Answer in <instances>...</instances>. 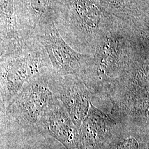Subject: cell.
Masks as SVG:
<instances>
[{"label":"cell","instance_id":"cell-7","mask_svg":"<svg viewBox=\"0 0 149 149\" xmlns=\"http://www.w3.org/2000/svg\"><path fill=\"white\" fill-rule=\"evenodd\" d=\"M53 90L79 129L92 103L93 96L90 91L76 75L59 76L54 73Z\"/></svg>","mask_w":149,"mask_h":149},{"label":"cell","instance_id":"cell-1","mask_svg":"<svg viewBox=\"0 0 149 149\" xmlns=\"http://www.w3.org/2000/svg\"><path fill=\"white\" fill-rule=\"evenodd\" d=\"M149 51V34L119 25L97 44L92 62L79 76L93 96L107 97L140 54Z\"/></svg>","mask_w":149,"mask_h":149},{"label":"cell","instance_id":"cell-14","mask_svg":"<svg viewBox=\"0 0 149 149\" xmlns=\"http://www.w3.org/2000/svg\"><path fill=\"white\" fill-rule=\"evenodd\" d=\"M6 123V107L0 94V134L5 132Z\"/></svg>","mask_w":149,"mask_h":149},{"label":"cell","instance_id":"cell-9","mask_svg":"<svg viewBox=\"0 0 149 149\" xmlns=\"http://www.w3.org/2000/svg\"><path fill=\"white\" fill-rule=\"evenodd\" d=\"M117 126L110 114L102 112L91 103L78 129V149H101L112 137Z\"/></svg>","mask_w":149,"mask_h":149},{"label":"cell","instance_id":"cell-12","mask_svg":"<svg viewBox=\"0 0 149 149\" xmlns=\"http://www.w3.org/2000/svg\"><path fill=\"white\" fill-rule=\"evenodd\" d=\"M24 2L28 21L32 29L48 18H53L55 0H24Z\"/></svg>","mask_w":149,"mask_h":149},{"label":"cell","instance_id":"cell-8","mask_svg":"<svg viewBox=\"0 0 149 149\" xmlns=\"http://www.w3.org/2000/svg\"><path fill=\"white\" fill-rule=\"evenodd\" d=\"M37 132L48 134L66 149H78V129L56 97L49 104L38 123Z\"/></svg>","mask_w":149,"mask_h":149},{"label":"cell","instance_id":"cell-6","mask_svg":"<svg viewBox=\"0 0 149 149\" xmlns=\"http://www.w3.org/2000/svg\"><path fill=\"white\" fill-rule=\"evenodd\" d=\"M35 29L36 37L45 49L56 75L79 77L92 63V56L75 50L64 40L53 18L44 20Z\"/></svg>","mask_w":149,"mask_h":149},{"label":"cell","instance_id":"cell-10","mask_svg":"<svg viewBox=\"0 0 149 149\" xmlns=\"http://www.w3.org/2000/svg\"><path fill=\"white\" fill-rule=\"evenodd\" d=\"M103 10L118 21L149 33V0H96Z\"/></svg>","mask_w":149,"mask_h":149},{"label":"cell","instance_id":"cell-2","mask_svg":"<svg viewBox=\"0 0 149 149\" xmlns=\"http://www.w3.org/2000/svg\"><path fill=\"white\" fill-rule=\"evenodd\" d=\"M53 20L71 47L91 56L107 32L124 25L104 11L96 0H55Z\"/></svg>","mask_w":149,"mask_h":149},{"label":"cell","instance_id":"cell-13","mask_svg":"<svg viewBox=\"0 0 149 149\" xmlns=\"http://www.w3.org/2000/svg\"><path fill=\"white\" fill-rule=\"evenodd\" d=\"M0 12L10 19L13 14V0H0Z\"/></svg>","mask_w":149,"mask_h":149},{"label":"cell","instance_id":"cell-5","mask_svg":"<svg viewBox=\"0 0 149 149\" xmlns=\"http://www.w3.org/2000/svg\"><path fill=\"white\" fill-rule=\"evenodd\" d=\"M53 72L49 69L34 76L6 106V128L17 133L37 132L38 123L55 97Z\"/></svg>","mask_w":149,"mask_h":149},{"label":"cell","instance_id":"cell-3","mask_svg":"<svg viewBox=\"0 0 149 149\" xmlns=\"http://www.w3.org/2000/svg\"><path fill=\"white\" fill-rule=\"evenodd\" d=\"M52 69L35 33L13 41L0 58V94L6 107L33 77Z\"/></svg>","mask_w":149,"mask_h":149},{"label":"cell","instance_id":"cell-4","mask_svg":"<svg viewBox=\"0 0 149 149\" xmlns=\"http://www.w3.org/2000/svg\"><path fill=\"white\" fill-rule=\"evenodd\" d=\"M149 64L134 63L109 91L110 114L118 124L149 127Z\"/></svg>","mask_w":149,"mask_h":149},{"label":"cell","instance_id":"cell-15","mask_svg":"<svg viewBox=\"0 0 149 149\" xmlns=\"http://www.w3.org/2000/svg\"><path fill=\"white\" fill-rule=\"evenodd\" d=\"M12 41L13 40H10L3 33L0 32V58L7 51L11 45Z\"/></svg>","mask_w":149,"mask_h":149},{"label":"cell","instance_id":"cell-11","mask_svg":"<svg viewBox=\"0 0 149 149\" xmlns=\"http://www.w3.org/2000/svg\"><path fill=\"white\" fill-rule=\"evenodd\" d=\"M101 149H149V127L118 124Z\"/></svg>","mask_w":149,"mask_h":149}]
</instances>
